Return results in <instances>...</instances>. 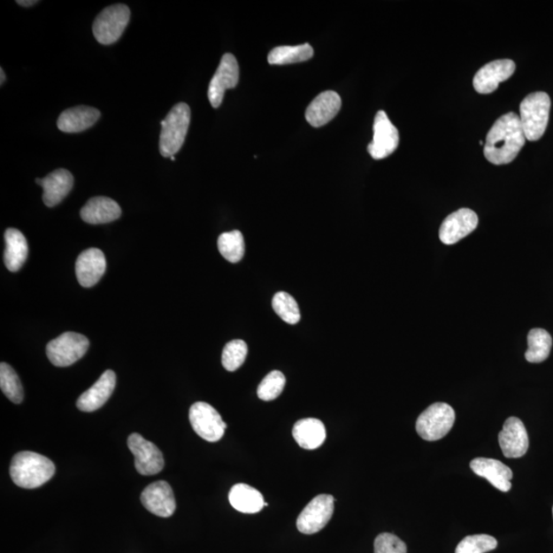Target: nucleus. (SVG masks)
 Here are the masks:
<instances>
[{"label":"nucleus","instance_id":"obj_1","mask_svg":"<svg viewBox=\"0 0 553 553\" xmlns=\"http://www.w3.org/2000/svg\"><path fill=\"white\" fill-rule=\"evenodd\" d=\"M526 142L519 116L511 112L501 116L487 134L484 155L492 165H509L517 158Z\"/></svg>","mask_w":553,"mask_h":553},{"label":"nucleus","instance_id":"obj_2","mask_svg":"<svg viewBox=\"0 0 553 553\" xmlns=\"http://www.w3.org/2000/svg\"><path fill=\"white\" fill-rule=\"evenodd\" d=\"M54 462L43 455L24 451L12 460L10 473L14 483L24 489H35L55 476Z\"/></svg>","mask_w":553,"mask_h":553},{"label":"nucleus","instance_id":"obj_3","mask_svg":"<svg viewBox=\"0 0 553 553\" xmlns=\"http://www.w3.org/2000/svg\"><path fill=\"white\" fill-rule=\"evenodd\" d=\"M190 121L191 110L185 103L177 104L161 121L159 150L164 157H173L183 147Z\"/></svg>","mask_w":553,"mask_h":553},{"label":"nucleus","instance_id":"obj_4","mask_svg":"<svg viewBox=\"0 0 553 553\" xmlns=\"http://www.w3.org/2000/svg\"><path fill=\"white\" fill-rule=\"evenodd\" d=\"M550 106V97L543 92L530 94L520 103L519 119L526 140L535 142L542 138L549 125Z\"/></svg>","mask_w":553,"mask_h":553},{"label":"nucleus","instance_id":"obj_5","mask_svg":"<svg viewBox=\"0 0 553 553\" xmlns=\"http://www.w3.org/2000/svg\"><path fill=\"white\" fill-rule=\"evenodd\" d=\"M454 422V409L446 403H434L419 415L416 432L426 441H438L451 431Z\"/></svg>","mask_w":553,"mask_h":553},{"label":"nucleus","instance_id":"obj_6","mask_svg":"<svg viewBox=\"0 0 553 553\" xmlns=\"http://www.w3.org/2000/svg\"><path fill=\"white\" fill-rule=\"evenodd\" d=\"M88 347L89 342L86 336L76 332H65L49 342L47 355L54 366L68 367L81 360L87 354Z\"/></svg>","mask_w":553,"mask_h":553},{"label":"nucleus","instance_id":"obj_7","mask_svg":"<svg viewBox=\"0 0 553 553\" xmlns=\"http://www.w3.org/2000/svg\"><path fill=\"white\" fill-rule=\"evenodd\" d=\"M130 19V10L126 4L108 6L100 12L93 25V34L97 41L104 45L113 44L123 35Z\"/></svg>","mask_w":553,"mask_h":553},{"label":"nucleus","instance_id":"obj_8","mask_svg":"<svg viewBox=\"0 0 553 553\" xmlns=\"http://www.w3.org/2000/svg\"><path fill=\"white\" fill-rule=\"evenodd\" d=\"M191 426L199 437L211 442H219L224 437L227 425L211 405L197 402L188 413Z\"/></svg>","mask_w":553,"mask_h":553},{"label":"nucleus","instance_id":"obj_9","mask_svg":"<svg viewBox=\"0 0 553 553\" xmlns=\"http://www.w3.org/2000/svg\"><path fill=\"white\" fill-rule=\"evenodd\" d=\"M334 496L325 494L311 500L297 518L298 531L311 535L324 529L334 516Z\"/></svg>","mask_w":553,"mask_h":553},{"label":"nucleus","instance_id":"obj_10","mask_svg":"<svg viewBox=\"0 0 553 553\" xmlns=\"http://www.w3.org/2000/svg\"><path fill=\"white\" fill-rule=\"evenodd\" d=\"M127 445L134 457L135 470L142 476H154L164 470V455L152 442L134 433L129 435Z\"/></svg>","mask_w":553,"mask_h":553},{"label":"nucleus","instance_id":"obj_11","mask_svg":"<svg viewBox=\"0 0 553 553\" xmlns=\"http://www.w3.org/2000/svg\"><path fill=\"white\" fill-rule=\"evenodd\" d=\"M373 132V140L368 146V152L375 160L385 159L396 151L400 142L398 129L390 122L385 111L377 112Z\"/></svg>","mask_w":553,"mask_h":553},{"label":"nucleus","instance_id":"obj_12","mask_svg":"<svg viewBox=\"0 0 553 553\" xmlns=\"http://www.w3.org/2000/svg\"><path fill=\"white\" fill-rule=\"evenodd\" d=\"M239 82V65L232 54L221 58L216 74L208 87V100L213 108H219L223 103L227 89L235 88Z\"/></svg>","mask_w":553,"mask_h":553},{"label":"nucleus","instance_id":"obj_13","mask_svg":"<svg viewBox=\"0 0 553 553\" xmlns=\"http://www.w3.org/2000/svg\"><path fill=\"white\" fill-rule=\"evenodd\" d=\"M478 214L470 208H461L448 216L440 227L439 237L442 243L453 245L470 235L477 229Z\"/></svg>","mask_w":553,"mask_h":553},{"label":"nucleus","instance_id":"obj_14","mask_svg":"<svg viewBox=\"0 0 553 553\" xmlns=\"http://www.w3.org/2000/svg\"><path fill=\"white\" fill-rule=\"evenodd\" d=\"M516 64L511 60H496L485 65L473 77V88L477 93L488 95L495 92L499 84L515 73Z\"/></svg>","mask_w":553,"mask_h":553},{"label":"nucleus","instance_id":"obj_15","mask_svg":"<svg viewBox=\"0 0 553 553\" xmlns=\"http://www.w3.org/2000/svg\"><path fill=\"white\" fill-rule=\"evenodd\" d=\"M141 501L150 512L160 518L172 517L177 509L172 487L165 480L149 485L142 491Z\"/></svg>","mask_w":553,"mask_h":553},{"label":"nucleus","instance_id":"obj_16","mask_svg":"<svg viewBox=\"0 0 553 553\" xmlns=\"http://www.w3.org/2000/svg\"><path fill=\"white\" fill-rule=\"evenodd\" d=\"M501 450L507 458H519L528 451L529 437L523 421L510 418L498 435Z\"/></svg>","mask_w":553,"mask_h":553},{"label":"nucleus","instance_id":"obj_17","mask_svg":"<svg viewBox=\"0 0 553 553\" xmlns=\"http://www.w3.org/2000/svg\"><path fill=\"white\" fill-rule=\"evenodd\" d=\"M107 268L106 257L97 249L84 250L76 260V277L83 288H93L105 274Z\"/></svg>","mask_w":553,"mask_h":553},{"label":"nucleus","instance_id":"obj_18","mask_svg":"<svg viewBox=\"0 0 553 553\" xmlns=\"http://www.w3.org/2000/svg\"><path fill=\"white\" fill-rule=\"evenodd\" d=\"M36 184L43 188V203L48 207L60 204L73 190L74 179L66 169H57L43 179H36Z\"/></svg>","mask_w":553,"mask_h":553},{"label":"nucleus","instance_id":"obj_19","mask_svg":"<svg viewBox=\"0 0 553 553\" xmlns=\"http://www.w3.org/2000/svg\"><path fill=\"white\" fill-rule=\"evenodd\" d=\"M116 387V374L112 370L104 373L95 385L78 398L77 408L83 412H94L100 409L112 396Z\"/></svg>","mask_w":553,"mask_h":553},{"label":"nucleus","instance_id":"obj_20","mask_svg":"<svg viewBox=\"0 0 553 553\" xmlns=\"http://www.w3.org/2000/svg\"><path fill=\"white\" fill-rule=\"evenodd\" d=\"M342 99L340 95L327 90L315 97L305 111V119L313 127L327 125L340 112Z\"/></svg>","mask_w":553,"mask_h":553},{"label":"nucleus","instance_id":"obj_21","mask_svg":"<svg viewBox=\"0 0 553 553\" xmlns=\"http://www.w3.org/2000/svg\"><path fill=\"white\" fill-rule=\"evenodd\" d=\"M472 472L479 477L486 479L501 492H509L513 477L509 466L503 462L491 458H476L471 462Z\"/></svg>","mask_w":553,"mask_h":553},{"label":"nucleus","instance_id":"obj_22","mask_svg":"<svg viewBox=\"0 0 553 553\" xmlns=\"http://www.w3.org/2000/svg\"><path fill=\"white\" fill-rule=\"evenodd\" d=\"M100 111L88 106L65 110L58 117V128L63 133L75 134L92 127L100 119Z\"/></svg>","mask_w":553,"mask_h":553},{"label":"nucleus","instance_id":"obj_23","mask_svg":"<svg viewBox=\"0 0 553 553\" xmlns=\"http://www.w3.org/2000/svg\"><path fill=\"white\" fill-rule=\"evenodd\" d=\"M120 216L121 208L119 204L107 197L89 199L81 211V219L90 225L108 224L119 219Z\"/></svg>","mask_w":553,"mask_h":553},{"label":"nucleus","instance_id":"obj_24","mask_svg":"<svg viewBox=\"0 0 553 553\" xmlns=\"http://www.w3.org/2000/svg\"><path fill=\"white\" fill-rule=\"evenodd\" d=\"M292 434L299 446L307 450H315L326 440V428L321 420L304 419L296 422Z\"/></svg>","mask_w":553,"mask_h":553},{"label":"nucleus","instance_id":"obj_25","mask_svg":"<svg viewBox=\"0 0 553 553\" xmlns=\"http://www.w3.org/2000/svg\"><path fill=\"white\" fill-rule=\"evenodd\" d=\"M5 250L4 264L11 272L21 270L28 257V243L21 232L17 229H8L4 234Z\"/></svg>","mask_w":553,"mask_h":553},{"label":"nucleus","instance_id":"obj_26","mask_svg":"<svg viewBox=\"0 0 553 553\" xmlns=\"http://www.w3.org/2000/svg\"><path fill=\"white\" fill-rule=\"evenodd\" d=\"M231 505L243 513H257L264 509L265 500L262 493L246 484L234 486L229 493Z\"/></svg>","mask_w":553,"mask_h":553},{"label":"nucleus","instance_id":"obj_27","mask_svg":"<svg viewBox=\"0 0 553 553\" xmlns=\"http://www.w3.org/2000/svg\"><path fill=\"white\" fill-rule=\"evenodd\" d=\"M314 56V49L309 43L296 47H278L270 51L268 62L271 65H289L310 60Z\"/></svg>","mask_w":553,"mask_h":553},{"label":"nucleus","instance_id":"obj_28","mask_svg":"<svg viewBox=\"0 0 553 553\" xmlns=\"http://www.w3.org/2000/svg\"><path fill=\"white\" fill-rule=\"evenodd\" d=\"M552 338L548 331L541 328L532 329L528 334V349L526 360L530 363H541L549 357Z\"/></svg>","mask_w":553,"mask_h":553},{"label":"nucleus","instance_id":"obj_29","mask_svg":"<svg viewBox=\"0 0 553 553\" xmlns=\"http://www.w3.org/2000/svg\"><path fill=\"white\" fill-rule=\"evenodd\" d=\"M218 247L220 255L223 256L227 262L236 264L244 257L245 244L242 233L240 231H232L223 233L219 237Z\"/></svg>","mask_w":553,"mask_h":553},{"label":"nucleus","instance_id":"obj_30","mask_svg":"<svg viewBox=\"0 0 553 553\" xmlns=\"http://www.w3.org/2000/svg\"><path fill=\"white\" fill-rule=\"evenodd\" d=\"M0 388L3 393L12 403L19 404L24 399V389L16 371L9 364L2 363L0 365Z\"/></svg>","mask_w":553,"mask_h":553},{"label":"nucleus","instance_id":"obj_31","mask_svg":"<svg viewBox=\"0 0 553 553\" xmlns=\"http://www.w3.org/2000/svg\"><path fill=\"white\" fill-rule=\"evenodd\" d=\"M272 305L275 313L284 322L295 325L301 320V311H299L298 304L296 299L288 295V292H278L273 297Z\"/></svg>","mask_w":553,"mask_h":553},{"label":"nucleus","instance_id":"obj_32","mask_svg":"<svg viewBox=\"0 0 553 553\" xmlns=\"http://www.w3.org/2000/svg\"><path fill=\"white\" fill-rule=\"evenodd\" d=\"M247 353H249V348L245 342L241 340L232 341L226 344L223 350V356H221V363L226 370L233 371L238 370L243 365Z\"/></svg>","mask_w":553,"mask_h":553},{"label":"nucleus","instance_id":"obj_33","mask_svg":"<svg viewBox=\"0 0 553 553\" xmlns=\"http://www.w3.org/2000/svg\"><path fill=\"white\" fill-rule=\"evenodd\" d=\"M286 379L282 373L280 371H272L268 375L265 377L262 382L259 383L257 388V396L260 400L273 401L278 398L282 394L285 388Z\"/></svg>","mask_w":553,"mask_h":553},{"label":"nucleus","instance_id":"obj_34","mask_svg":"<svg viewBox=\"0 0 553 553\" xmlns=\"http://www.w3.org/2000/svg\"><path fill=\"white\" fill-rule=\"evenodd\" d=\"M497 548V540L490 535L467 536L458 544L455 553H486Z\"/></svg>","mask_w":553,"mask_h":553},{"label":"nucleus","instance_id":"obj_35","mask_svg":"<svg viewBox=\"0 0 553 553\" xmlns=\"http://www.w3.org/2000/svg\"><path fill=\"white\" fill-rule=\"evenodd\" d=\"M374 553H407V545L390 533H382L374 541Z\"/></svg>","mask_w":553,"mask_h":553},{"label":"nucleus","instance_id":"obj_36","mask_svg":"<svg viewBox=\"0 0 553 553\" xmlns=\"http://www.w3.org/2000/svg\"><path fill=\"white\" fill-rule=\"evenodd\" d=\"M17 4L22 6H26V8H28V6L35 5L38 4V2H36V0H32V2H25V0H22V2H17Z\"/></svg>","mask_w":553,"mask_h":553},{"label":"nucleus","instance_id":"obj_37","mask_svg":"<svg viewBox=\"0 0 553 553\" xmlns=\"http://www.w3.org/2000/svg\"><path fill=\"white\" fill-rule=\"evenodd\" d=\"M0 73H2V81H0V83L4 84V82L5 81V74L3 68L0 69Z\"/></svg>","mask_w":553,"mask_h":553}]
</instances>
